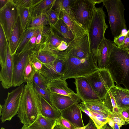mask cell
I'll use <instances>...</instances> for the list:
<instances>
[{
  "label": "cell",
  "instance_id": "obj_34",
  "mask_svg": "<svg viewBox=\"0 0 129 129\" xmlns=\"http://www.w3.org/2000/svg\"><path fill=\"white\" fill-rule=\"evenodd\" d=\"M36 71L31 62L30 57L26 64L23 72L24 82L27 83H33Z\"/></svg>",
  "mask_w": 129,
  "mask_h": 129
},
{
  "label": "cell",
  "instance_id": "obj_4",
  "mask_svg": "<svg viewBox=\"0 0 129 129\" xmlns=\"http://www.w3.org/2000/svg\"><path fill=\"white\" fill-rule=\"evenodd\" d=\"M99 69L91 55L85 58L79 59L68 53L64 64V75L60 79L66 80L86 77Z\"/></svg>",
  "mask_w": 129,
  "mask_h": 129
},
{
  "label": "cell",
  "instance_id": "obj_53",
  "mask_svg": "<svg viewBox=\"0 0 129 129\" xmlns=\"http://www.w3.org/2000/svg\"><path fill=\"white\" fill-rule=\"evenodd\" d=\"M90 123H88L84 126L81 127H77L76 129H88L89 127Z\"/></svg>",
  "mask_w": 129,
  "mask_h": 129
},
{
  "label": "cell",
  "instance_id": "obj_36",
  "mask_svg": "<svg viewBox=\"0 0 129 129\" xmlns=\"http://www.w3.org/2000/svg\"><path fill=\"white\" fill-rule=\"evenodd\" d=\"M42 1L43 0H14L13 1L18 9L20 8L23 7L31 9Z\"/></svg>",
  "mask_w": 129,
  "mask_h": 129
},
{
  "label": "cell",
  "instance_id": "obj_44",
  "mask_svg": "<svg viewBox=\"0 0 129 129\" xmlns=\"http://www.w3.org/2000/svg\"><path fill=\"white\" fill-rule=\"evenodd\" d=\"M88 110L95 117L97 120L103 125L108 123L111 118L110 117L107 115L96 112L89 109Z\"/></svg>",
  "mask_w": 129,
  "mask_h": 129
},
{
  "label": "cell",
  "instance_id": "obj_35",
  "mask_svg": "<svg viewBox=\"0 0 129 129\" xmlns=\"http://www.w3.org/2000/svg\"><path fill=\"white\" fill-rule=\"evenodd\" d=\"M19 16L22 26L24 30L30 17V8L23 7L18 9Z\"/></svg>",
  "mask_w": 129,
  "mask_h": 129
},
{
  "label": "cell",
  "instance_id": "obj_2",
  "mask_svg": "<svg viewBox=\"0 0 129 129\" xmlns=\"http://www.w3.org/2000/svg\"><path fill=\"white\" fill-rule=\"evenodd\" d=\"M117 86L122 84L129 89V51L121 48L113 43L106 68Z\"/></svg>",
  "mask_w": 129,
  "mask_h": 129
},
{
  "label": "cell",
  "instance_id": "obj_22",
  "mask_svg": "<svg viewBox=\"0 0 129 129\" xmlns=\"http://www.w3.org/2000/svg\"><path fill=\"white\" fill-rule=\"evenodd\" d=\"M21 23L19 16L12 30L8 44L12 54L16 53L21 41L24 31Z\"/></svg>",
  "mask_w": 129,
  "mask_h": 129
},
{
  "label": "cell",
  "instance_id": "obj_45",
  "mask_svg": "<svg viewBox=\"0 0 129 129\" xmlns=\"http://www.w3.org/2000/svg\"><path fill=\"white\" fill-rule=\"evenodd\" d=\"M126 36V34L122 33L119 35L114 38L113 43L117 47H120L123 44Z\"/></svg>",
  "mask_w": 129,
  "mask_h": 129
},
{
  "label": "cell",
  "instance_id": "obj_54",
  "mask_svg": "<svg viewBox=\"0 0 129 129\" xmlns=\"http://www.w3.org/2000/svg\"><path fill=\"white\" fill-rule=\"evenodd\" d=\"M100 129H113L110 126H108L107 124H106L103 126Z\"/></svg>",
  "mask_w": 129,
  "mask_h": 129
},
{
  "label": "cell",
  "instance_id": "obj_28",
  "mask_svg": "<svg viewBox=\"0 0 129 129\" xmlns=\"http://www.w3.org/2000/svg\"><path fill=\"white\" fill-rule=\"evenodd\" d=\"M55 0H43L33 8L30 9V17L39 15L46 10L52 8Z\"/></svg>",
  "mask_w": 129,
  "mask_h": 129
},
{
  "label": "cell",
  "instance_id": "obj_8",
  "mask_svg": "<svg viewBox=\"0 0 129 129\" xmlns=\"http://www.w3.org/2000/svg\"><path fill=\"white\" fill-rule=\"evenodd\" d=\"M24 86L23 83L8 92L7 98L4 100V103L2 105L1 118L2 123L11 120L17 114Z\"/></svg>",
  "mask_w": 129,
  "mask_h": 129
},
{
  "label": "cell",
  "instance_id": "obj_41",
  "mask_svg": "<svg viewBox=\"0 0 129 129\" xmlns=\"http://www.w3.org/2000/svg\"><path fill=\"white\" fill-rule=\"evenodd\" d=\"M29 57L31 62L36 72L40 73L43 68V64L36 57L31 51Z\"/></svg>",
  "mask_w": 129,
  "mask_h": 129
},
{
  "label": "cell",
  "instance_id": "obj_19",
  "mask_svg": "<svg viewBox=\"0 0 129 129\" xmlns=\"http://www.w3.org/2000/svg\"><path fill=\"white\" fill-rule=\"evenodd\" d=\"M113 43L111 40L105 37L98 49V67L99 69L106 68L112 51Z\"/></svg>",
  "mask_w": 129,
  "mask_h": 129
},
{
  "label": "cell",
  "instance_id": "obj_5",
  "mask_svg": "<svg viewBox=\"0 0 129 129\" xmlns=\"http://www.w3.org/2000/svg\"><path fill=\"white\" fill-rule=\"evenodd\" d=\"M102 3L108 13L112 36L116 37L123 30L127 29L124 16V6L120 0H103Z\"/></svg>",
  "mask_w": 129,
  "mask_h": 129
},
{
  "label": "cell",
  "instance_id": "obj_10",
  "mask_svg": "<svg viewBox=\"0 0 129 129\" xmlns=\"http://www.w3.org/2000/svg\"><path fill=\"white\" fill-rule=\"evenodd\" d=\"M65 51L79 59L85 58L91 56L88 33L80 37L74 38L69 43L68 48Z\"/></svg>",
  "mask_w": 129,
  "mask_h": 129
},
{
  "label": "cell",
  "instance_id": "obj_12",
  "mask_svg": "<svg viewBox=\"0 0 129 129\" xmlns=\"http://www.w3.org/2000/svg\"><path fill=\"white\" fill-rule=\"evenodd\" d=\"M32 50L22 51L13 55V87L19 86L24 82L23 72Z\"/></svg>",
  "mask_w": 129,
  "mask_h": 129
},
{
  "label": "cell",
  "instance_id": "obj_40",
  "mask_svg": "<svg viewBox=\"0 0 129 129\" xmlns=\"http://www.w3.org/2000/svg\"><path fill=\"white\" fill-rule=\"evenodd\" d=\"M33 83L41 88L47 89V82L46 80L40 73L35 72L33 78Z\"/></svg>",
  "mask_w": 129,
  "mask_h": 129
},
{
  "label": "cell",
  "instance_id": "obj_21",
  "mask_svg": "<svg viewBox=\"0 0 129 129\" xmlns=\"http://www.w3.org/2000/svg\"><path fill=\"white\" fill-rule=\"evenodd\" d=\"M51 97L54 107L60 112L75 104L79 103L81 100L79 97L72 98L54 93H51Z\"/></svg>",
  "mask_w": 129,
  "mask_h": 129
},
{
  "label": "cell",
  "instance_id": "obj_39",
  "mask_svg": "<svg viewBox=\"0 0 129 129\" xmlns=\"http://www.w3.org/2000/svg\"><path fill=\"white\" fill-rule=\"evenodd\" d=\"M78 105L82 111L85 113L89 116L93 122L97 129H100L104 125L97 120L95 117L91 113L88 109L82 102L80 103H78Z\"/></svg>",
  "mask_w": 129,
  "mask_h": 129
},
{
  "label": "cell",
  "instance_id": "obj_23",
  "mask_svg": "<svg viewBox=\"0 0 129 129\" xmlns=\"http://www.w3.org/2000/svg\"><path fill=\"white\" fill-rule=\"evenodd\" d=\"M51 27L60 37L69 44L74 39L71 29L61 19H59L57 23Z\"/></svg>",
  "mask_w": 129,
  "mask_h": 129
},
{
  "label": "cell",
  "instance_id": "obj_60",
  "mask_svg": "<svg viewBox=\"0 0 129 129\" xmlns=\"http://www.w3.org/2000/svg\"><path fill=\"white\" fill-rule=\"evenodd\" d=\"M1 129H5L4 127H1Z\"/></svg>",
  "mask_w": 129,
  "mask_h": 129
},
{
  "label": "cell",
  "instance_id": "obj_16",
  "mask_svg": "<svg viewBox=\"0 0 129 129\" xmlns=\"http://www.w3.org/2000/svg\"><path fill=\"white\" fill-rule=\"evenodd\" d=\"M47 89L51 93L67 95L72 98L79 97L76 93L69 88L66 80L60 79L46 81Z\"/></svg>",
  "mask_w": 129,
  "mask_h": 129
},
{
  "label": "cell",
  "instance_id": "obj_46",
  "mask_svg": "<svg viewBox=\"0 0 129 129\" xmlns=\"http://www.w3.org/2000/svg\"><path fill=\"white\" fill-rule=\"evenodd\" d=\"M110 118L114 123H116L122 126L125 124V122L116 113L111 112Z\"/></svg>",
  "mask_w": 129,
  "mask_h": 129
},
{
  "label": "cell",
  "instance_id": "obj_52",
  "mask_svg": "<svg viewBox=\"0 0 129 129\" xmlns=\"http://www.w3.org/2000/svg\"><path fill=\"white\" fill-rule=\"evenodd\" d=\"M53 129H66L60 125L56 123Z\"/></svg>",
  "mask_w": 129,
  "mask_h": 129
},
{
  "label": "cell",
  "instance_id": "obj_11",
  "mask_svg": "<svg viewBox=\"0 0 129 129\" xmlns=\"http://www.w3.org/2000/svg\"><path fill=\"white\" fill-rule=\"evenodd\" d=\"M67 54L60 55L52 63L48 64H43V68L40 74L45 78L46 81L60 79L63 77Z\"/></svg>",
  "mask_w": 129,
  "mask_h": 129
},
{
  "label": "cell",
  "instance_id": "obj_51",
  "mask_svg": "<svg viewBox=\"0 0 129 129\" xmlns=\"http://www.w3.org/2000/svg\"><path fill=\"white\" fill-rule=\"evenodd\" d=\"M8 1L9 0H0V9L6 5Z\"/></svg>",
  "mask_w": 129,
  "mask_h": 129
},
{
  "label": "cell",
  "instance_id": "obj_29",
  "mask_svg": "<svg viewBox=\"0 0 129 129\" xmlns=\"http://www.w3.org/2000/svg\"><path fill=\"white\" fill-rule=\"evenodd\" d=\"M8 43L3 27L0 26V63L1 67L5 62L6 57V48Z\"/></svg>",
  "mask_w": 129,
  "mask_h": 129
},
{
  "label": "cell",
  "instance_id": "obj_17",
  "mask_svg": "<svg viewBox=\"0 0 129 129\" xmlns=\"http://www.w3.org/2000/svg\"><path fill=\"white\" fill-rule=\"evenodd\" d=\"M54 10L58 14L59 19H62L70 28L74 38L80 37L88 33L78 23L74 17L68 14L64 10Z\"/></svg>",
  "mask_w": 129,
  "mask_h": 129
},
{
  "label": "cell",
  "instance_id": "obj_43",
  "mask_svg": "<svg viewBox=\"0 0 129 129\" xmlns=\"http://www.w3.org/2000/svg\"><path fill=\"white\" fill-rule=\"evenodd\" d=\"M56 123L66 129H76V127L69 121L61 116L56 120Z\"/></svg>",
  "mask_w": 129,
  "mask_h": 129
},
{
  "label": "cell",
  "instance_id": "obj_9",
  "mask_svg": "<svg viewBox=\"0 0 129 129\" xmlns=\"http://www.w3.org/2000/svg\"><path fill=\"white\" fill-rule=\"evenodd\" d=\"M19 17L18 10L13 0H9L0 9V23L8 44L11 34Z\"/></svg>",
  "mask_w": 129,
  "mask_h": 129
},
{
  "label": "cell",
  "instance_id": "obj_18",
  "mask_svg": "<svg viewBox=\"0 0 129 129\" xmlns=\"http://www.w3.org/2000/svg\"><path fill=\"white\" fill-rule=\"evenodd\" d=\"M75 104L60 111L61 116L76 127L84 126L82 111L78 105Z\"/></svg>",
  "mask_w": 129,
  "mask_h": 129
},
{
  "label": "cell",
  "instance_id": "obj_59",
  "mask_svg": "<svg viewBox=\"0 0 129 129\" xmlns=\"http://www.w3.org/2000/svg\"><path fill=\"white\" fill-rule=\"evenodd\" d=\"M0 116H1L2 115V105L0 104Z\"/></svg>",
  "mask_w": 129,
  "mask_h": 129
},
{
  "label": "cell",
  "instance_id": "obj_32",
  "mask_svg": "<svg viewBox=\"0 0 129 129\" xmlns=\"http://www.w3.org/2000/svg\"><path fill=\"white\" fill-rule=\"evenodd\" d=\"M37 28H28L24 30L21 41L16 53H18L23 50Z\"/></svg>",
  "mask_w": 129,
  "mask_h": 129
},
{
  "label": "cell",
  "instance_id": "obj_24",
  "mask_svg": "<svg viewBox=\"0 0 129 129\" xmlns=\"http://www.w3.org/2000/svg\"><path fill=\"white\" fill-rule=\"evenodd\" d=\"M82 102L89 110L111 117V111L101 100L85 101Z\"/></svg>",
  "mask_w": 129,
  "mask_h": 129
},
{
  "label": "cell",
  "instance_id": "obj_37",
  "mask_svg": "<svg viewBox=\"0 0 129 129\" xmlns=\"http://www.w3.org/2000/svg\"><path fill=\"white\" fill-rule=\"evenodd\" d=\"M45 12L50 27H52L59 20L58 15L52 8L46 10Z\"/></svg>",
  "mask_w": 129,
  "mask_h": 129
},
{
  "label": "cell",
  "instance_id": "obj_48",
  "mask_svg": "<svg viewBox=\"0 0 129 129\" xmlns=\"http://www.w3.org/2000/svg\"><path fill=\"white\" fill-rule=\"evenodd\" d=\"M120 48L129 51V29L126 34L123 44Z\"/></svg>",
  "mask_w": 129,
  "mask_h": 129
},
{
  "label": "cell",
  "instance_id": "obj_13",
  "mask_svg": "<svg viewBox=\"0 0 129 129\" xmlns=\"http://www.w3.org/2000/svg\"><path fill=\"white\" fill-rule=\"evenodd\" d=\"M13 55L8 43L5 62L0 72V80L3 88L8 89L13 86Z\"/></svg>",
  "mask_w": 129,
  "mask_h": 129
},
{
  "label": "cell",
  "instance_id": "obj_15",
  "mask_svg": "<svg viewBox=\"0 0 129 129\" xmlns=\"http://www.w3.org/2000/svg\"><path fill=\"white\" fill-rule=\"evenodd\" d=\"M76 94L82 102L101 99L94 90L86 77L75 79Z\"/></svg>",
  "mask_w": 129,
  "mask_h": 129
},
{
  "label": "cell",
  "instance_id": "obj_3",
  "mask_svg": "<svg viewBox=\"0 0 129 129\" xmlns=\"http://www.w3.org/2000/svg\"><path fill=\"white\" fill-rule=\"evenodd\" d=\"M106 16L102 7H95L88 31L90 53L97 67L99 48L108 26L106 23Z\"/></svg>",
  "mask_w": 129,
  "mask_h": 129
},
{
  "label": "cell",
  "instance_id": "obj_49",
  "mask_svg": "<svg viewBox=\"0 0 129 129\" xmlns=\"http://www.w3.org/2000/svg\"><path fill=\"white\" fill-rule=\"evenodd\" d=\"M121 114L126 120L127 124H129V110H119Z\"/></svg>",
  "mask_w": 129,
  "mask_h": 129
},
{
  "label": "cell",
  "instance_id": "obj_58",
  "mask_svg": "<svg viewBox=\"0 0 129 129\" xmlns=\"http://www.w3.org/2000/svg\"><path fill=\"white\" fill-rule=\"evenodd\" d=\"M20 129H30L29 128L28 126H25L23 125V126L22 127V128H21Z\"/></svg>",
  "mask_w": 129,
  "mask_h": 129
},
{
  "label": "cell",
  "instance_id": "obj_55",
  "mask_svg": "<svg viewBox=\"0 0 129 129\" xmlns=\"http://www.w3.org/2000/svg\"><path fill=\"white\" fill-rule=\"evenodd\" d=\"M121 126L116 123H114L113 129H120Z\"/></svg>",
  "mask_w": 129,
  "mask_h": 129
},
{
  "label": "cell",
  "instance_id": "obj_56",
  "mask_svg": "<svg viewBox=\"0 0 129 129\" xmlns=\"http://www.w3.org/2000/svg\"><path fill=\"white\" fill-rule=\"evenodd\" d=\"M108 123L110 126L113 128L114 123L111 118H110Z\"/></svg>",
  "mask_w": 129,
  "mask_h": 129
},
{
  "label": "cell",
  "instance_id": "obj_33",
  "mask_svg": "<svg viewBox=\"0 0 129 129\" xmlns=\"http://www.w3.org/2000/svg\"><path fill=\"white\" fill-rule=\"evenodd\" d=\"M102 100L106 106L111 112L117 114L120 113L115 100L110 90Z\"/></svg>",
  "mask_w": 129,
  "mask_h": 129
},
{
  "label": "cell",
  "instance_id": "obj_7",
  "mask_svg": "<svg viewBox=\"0 0 129 129\" xmlns=\"http://www.w3.org/2000/svg\"><path fill=\"white\" fill-rule=\"evenodd\" d=\"M95 4L92 0H76L71 8L75 19L87 32Z\"/></svg>",
  "mask_w": 129,
  "mask_h": 129
},
{
  "label": "cell",
  "instance_id": "obj_47",
  "mask_svg": "<svg viewBox=\"0 0 129 129\" xmlns=\"http://www.w3.org/2000/svg\"><path fill=\"white\" fill-rule=\"evenodd\" d=\"M69 44L64 40H62L56 49V51L62 52L66 50L68 48Z\"/></svg>",
  "mask_w": 129,
  "mask_h": 129
},
{
  "label": "cell",
  "instance_id": "obj_14",
  "mask_svg": "<svg viewBox=\"0 0 129 129\" xmlns=\"http://www.w3.org/2000/svg\"><path fill=\"white\" fill-rule=\"evenodd\" d=\"M31 52L44 64H48L53 62L60 55L58 52L52 49L45 43L36 46L31 50Z\"/></svg>",
  "mask_w": 129,
  "mask_h": 129
},
{
  "label": "cell",
  "instance_id": "obj_27",
  "mask_svg": "<svg viewBox=\"0 0 129 129\" xmlns=\"http://www.w3.org/2000/svg\"><path fill=\"white\" fill-rule=\"evenodd\" d=\"M48 25H49L45 11L38 15L30 17L26 29L37 28Z\"/></svg>",
  "mask_w": 129,
  "mask_h": 129
},
{
  "label": "cell",
  "instance_id": "obj_6",
  "mask_svg": "<svg viewBox=\"0 0 129 129\" xmlns=\"http://www.w3.org/2000/svg\"><path fill=\"white\" fill-rule=\"evenodd\" d=\"M85 77L94 91L102 100L110 89L115 86L109 71L106 68L99 69Z\"/></svg>",
  "mask_w": 129,
  "mask_h": 129
},
{
  "label": "cell",
  "instance_id": "obj_30",
  "mask_svg": "<svg viewBox=\"0 0 129 129\" xmlns=\"http://www.w3.org/2000/svg\"><path fill=\"white\" fill-rule=\"evenodd\" d=\"M51 28V30L49 34L44 43L47 44L52 49L57 51V48L61 43V41L64 40L60 37Z\"/></svg>",
  "mask_w": 129,
  "mask_h": 129
},
{
  "label": "cell",
  "instance_id": "obj_31",
  "mask_svg": "<svg viewBox=\"0 0 129 129\" xmlns=\"http://www.w3.org/2000/svg\"><path fill=\"white\" fill-rule=\"evenodd\" d=\"M76 0H55L52 9L53 8V10L63 9L68 14L74 17L71 8Z\"/></svg>",
  "mask_w": 129,
  "mask_h": 129
},
{
  "label": "cell",
  "instance_id": "obj_20",
  "mask_svg": "<svg viewBox=\"0 0 129 129\" xmlns=\"http://www.w3.org/2000/svg\"><path fill=\"white\" fill-rule=\"evenodd\" d=\"M110 90L119 110H129V89L115 86Z\"/></svg>",
  "mask_w": 129,
  "mask_h": 129
},
{
  "label": "cell",
  "instance_id": "obj_25",
  "mask_svg": "<svg viewBox=\"0 0 129 129\" xmlns=\"http://www.w3.org/2000/svg\"><path fill=\"white\" fill-rule=\"evenodd\" d=\"M39 95L41 115L47 118L57 119L61 116L60 112L52 106L42 96Z\"/></svg>",
  "mask_w": 129,
  "mask_h": 129
},
{
  "label": "cell",
  "instance_id": "obj_26",
  "mask_svg": "<svg viewBox=\"0 0 129 129\" xmlns=\"http://www.w3.org/2000/svg\"><path fill=\"white\" fill-rule=\"evenodd\" d=\"M56 120L40 116L32 124L28 126L30 129H53Z\"/></svg>",
  "mask_w": 129,
  "mask_h": 129
},
{
  "label": "cell",
  "instance_id": "obj_57",
  "mask_svg": "<svg viewBox=\"0 0 129 129\" xmlns=\"http://www.w3.org/2000/svg\"><path fill=\"white\" fill-rule=\"evenodd\" d=\"M93 2L96 4H99L102 2L103 0H92Z\"/></svg>",
  "mask_w": 129,
  "mask_h": 129
},
{
  "label": "cell",
  "instance_id": "obj_42",
  "mask_svg": "<svg viewBox=\"0 0 129 129\" xmlns=\"http://www.w3.org/2000/svg\"><path fill=\"white\" fill-rule=\"evenodd\" d=\"M40 27L37 28L33 35L30 38L22 51L32 50L36 46L37 38L40 33Z\"/></svg>",
  "mask_w": 129,
  "mask_h": 129
},
{
  "label": "cell",
  "instance_id": "obj_38",
  "mask_svg": "<svg viewBox=\"0 0 129 129\" xmlns=\"http://www.w3.org/2000/svg\"><path fill=\"white\" fill-rule=\"evenodd\" d=\"M33 84L34 89L37 93L42 96L52 106L55 108L52 101L51 93L47 89H42L33 83Z\"/></svg>",
  "mask_w": 129,
  "mask_h": 129
},
{
  "label": "cell",
  "instance_id": "obj_1",
  "mask_svg": "<svg viewBox=\"0 0 129 129\" xmlns=\"http://www.w3.org/2000/svg\"><path fill=\"white\" fill-rule=\"evenodd\" d=\"M39 94L34 89L33 83L24 86L17 114L23 125L28 126L41 115Z\"/></svg>",
  "mask_w": 129,
  "mask_h": 129
},
{
  "label": "cell",
  "instance_id": "obj_50",
  "mask_svg": "<svg viewBox=\"0 0 129 129\" xmlns=\"http://www.w3.org/2000/svg\"><path fill=\"white\" fill-rule=\"evenodd\" d=\"M89 122L90 124L88 129H97L92 120L90 118Z\"/></svg>",
  "mask_w": 129,
  "mask_h": 129
}]
</instances>
